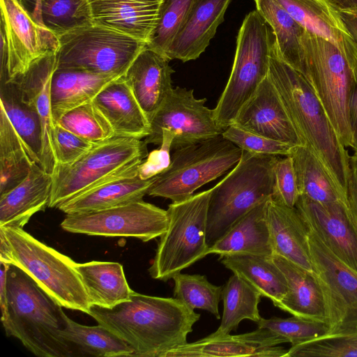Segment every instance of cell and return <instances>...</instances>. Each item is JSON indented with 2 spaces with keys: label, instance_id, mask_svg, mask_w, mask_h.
I'll use <instances>...</instances> for the list:
<instances>
[{
  "label": "cell",
  "instance_id": "bcb514c9",
  "mask_svg": "<svg viewBox=\"0 0 357 357\" xmlns=\"http://www.w3.org/2000/svg\"><path fill=\"white\" fill-rule=\"evenodd\" d=\"M96 143L86 140L55 123L52 135L55 163L71 164L87 153Z\"/></svg>",
  "mask_w": 357,
  "mask_h": 357
},
{
  "label": "cell",
  "instance_id": "816d5d0a",
  "mask_svg": "<svg viewBox=\"0 0 357 357\" xmlns=\"http://www.w3.org/2000/svg\"><path fill=\"white\" fill-rule=\"evenodd\" d=\"M0 83L8 79L9 50L4 26L0 22Z\"/></svg>",
  "mask_w": 357,
  "mask_h": 357
},
{
  "label": "cell",
  "instance_id": "2e32d148",
  "mask_svg": "<svg viewBox=\"0 0 357 357\" xmlns=\"http://www.w3.org/2000/svg\"><path fill=\"white\" fill-rule=\"evenodd\" d=\"M231 124L293 146L304 145L268 75L241 107Z\"/></svg>",
  "mask_w": 357,
  "mask_h": 357
},
{
  "label": "cell",
  "instance_id": "8d00e7d4",
  "mask_svg": "<svg viewBox=\"0 0 357 357\" xmlns=\"http://www.w3.org/2000/svg\"><path fill=\"white\" fill-rule=\"evenodd\" d=\"M0 105L4 109L33 159L41 166L43 130L37 111L22 100L17 86L10 80L0 83Z\"/></svg>",
  "mask_w": 357,
  "mask_h": 357
},
{
  "label": "cell",
  "instance_id": "9c48e42d",
  "mask_svg": "<svg viewBox=\"0 0 357 357\" xmlns=\"http://www.w3.org/2000/svg\"><path fill=\"white\" fill-rule=\"evenodd\" d=\"M243 150L222 135L174 150L169 167L158 176L147 195L183 201L239 162Z\"/></svg>",
  "mask_w": 357,
  "mask_h": 357
},
{
  "label": "cell",
  "instance_id": "11a10c76",
  "mask_svg": "<svg viewBox=\"0 0 357 357\" xmlns=\"http://www.w3.org/2000/svg\"><path fill=\"white\" fill-rule=\"evenodd\" d=\"M337 9H357V0H330Z\"/></svg>",
  "mask_w": 357,
  "mask_h": 357
},
{
  "label": "cell",
  "instance_id": "cb8c5ba5",
  "mask_svg": "<svg viewBox=\"0 0 357 357\" xmlns=\"http://www.w3.org/2000/svg\"><path fill=\"white\" fill-rule=\"evenodd\" d=\"M93 23L147 43L156 23L157 0H88Z\"/></svg>",
  "mask_w": 357,
  "mask_h": 357
},
{
  "label": "cell",
  "instance_id": "b9f144b4",
  "mask_svg": "<svg viewBox=\"0 0 357 357\" xmlns=\"http://www.w3.org/2000/svg\"><path fill=\"white\" fill-rule=\"evenodd\" d=\"M56 123L92 142L114 135L111 125L93 101L67 112Z\"/></svg>",
  "mask_w": 357,
  "mask_h": 357
},
{
  "label": "cell",
  "instance_id": "f6af8a7d",
  "mask_svg": "<svg viewBox=\"0 0 357 357\" xmlns=\"http://www.w3.org/2000/svg\"><path fill=\"white\" fill-rule=\"evenodd\" d=\"M222 135L243 151L255 154L289 156L296 146L252 133L234 124L227 127Z\"/></svg>",
  "mask_w": 357,
  "mask_h": 357
},
{
  "label": "cell",
  "instance_id": "3957f363",
  "mask_svg": "<svg viewBox=\"0 0 357 357\" xmlns=\"http://www.w3.org/2000/svg\"><path fill=\"white\" fill-rule=\"evenodd\" d=\"M8 336L39 357H70L76 348L63 337L68 316L62 306L26 272L10 264L7 275Z\"/></svg>",
  "mask_w": 357,
  "mask_h": 357
},
{
  "label": "cell",
  "instance_id": "6da1fadb",
  "mask_svg": "<svg viewBox=\"0 0 357 357\" xmlns=\"http://www.w3.org/2000/svg\"><path fill=\"white\" fill-rule=\"evenodd\" d=\"M88 314L134 350L132 356L163 357L187 343L200 314L176 298L134 292L112 307L92 305Z\"/></svg>",
  "mask_w": 357,
  "mask_h": 357
},
{
  "label": "cell",
  "instance_id": "ac0fdd59",
  "mask_svg": "<svg viewBox=\"0 0 357 357\" xmlns=\"http://www.w3.org/2000/svg\"><path fill=\"white\" fill-rule=\"evenodd\" d=\"M284 340L262 327L240 335L213 333L194 342L185 343L166 352L163 357H286L288 350L278 344Z\"/></svg>",
  "mask_w": 357,
  "mask_h": 357
},
{
  "label": "cell",
  "instance_id": "f35d334b",
  "mask_svg": "<svg viewBox=\"0 0 357 357\" xmlns=\"http://www.w3.org/2000/svg\"><path fill=\"white\" fill-rule=\"evenodd\" d=\"M64 338L76 349L94 356H132L130 346L106 327L82 325L67 317Z\"/></svg>",
  "mask_w": 357,
  "mask_h": 357
},
{
  "label": "cell",
  "instance_id": "83f0119b",
  "mask_svg": "<svg viewBox=\"0 0 357 357\" xmlns=\"http://www.w3.org/2000/svg\"><path fill=\"white\" fill-rule=\"evenodd\" d=\"M268 199L255 206L232 224L209 247L208 255L217 254L222 257L250 254L273 257L274 252L266 220Z\"/></svg>",
  "mask_w": 357,
  "mask_h": 357
},
{
  "label": "cell",
  "instance_id": "e575fe53",
  "mask_svg": "<svg viewBox=\"0 0 357 357\" xmlns=\"http://www.w3.org/2000/svg\"><path fill=\"white\" fill-rule=\"evenodd\" d=\"M20 1L38 24L57 37L94 24L88 0Z\"/></svg>",
  "mask_w": 357,
  "mask_h": 357
},
{
  "label": "cell",
  "instance_id": "d4e9b609",
  "mask_svg": "<svg viewBox=\"0 0 357 357\" xmlns=\"http://www.w3.org/2000/svg\"><path fill=\"white\" fill-rule=\"evenodd\" d=\"M266 220L274 255L313 273L309 228L296 207H289L271 197L266 204Z\"/></svg>",
  "mask_w": 357,
  "mask_h": 357
},
{
  "label": "cell",
  "instance_id": "30bf717a",
  "mask_svg": "<svg viewBox=\"0 0 357 357\" xmlns=\"http://www.w3.org/2000/svg\"><path fill=\"white\" fill-rule=\"evenodd\" d=\"M304 70L343 146L352 149L348 105L355 82L347 60L333 44L305 30Z\"/></svg>",
  "mask_w": 357,
  "mask_h": 357
},
{
  "label": "cell",
  "instance_id": "836d02e7",
  "mask_svg": "<svg viewBox=\"0 0 357 357\" xmlns=\"http://www.w3.org/2000/svg\"><path fill=\"white\" fill-rule=\"evenodd\" d=\"M256 10L270 26L279 56L303 75L305 29L276 0H255Z\"/></svg>",
  "mask_w": 357,
  "mask_h": 357
},
{
  "label": "cell",
  "instance_id": "60d3db41",
  "mask_svg": "<svg viewBox=\"0 0 357 357\" xmlns=\"http://www.w3.org/2000/svg\"><path fill=\"white\" fill-rule=\"evenodd\" d=\"M174 296L192 310H206L219 319L218 304L223 287L209 282L206 275L179 273L173 278Z\"/></svg>",
  "mask_w": 357,
  "mask_h": 357
},
{
  "label": "cell",
  "instance_id": "ba28073f",
  "mask_svg": "<svg viewBox=\"0 0 357 357\" xmlns=\"http://www.w3.org/2000/svg\"><path fill=\"white\" fill-rule=\"evenodd\" d=\"M212 190L169 205L167 227L149 268L152 278L167 281L208 255L207 214Z\"/></svg>",
  "mask_w": 357,
  "mask_h": 357
},
{
  "label": "cell",
  "instance_id": "f1b7e54d",
  "mask_svg": "<svg viewBox=\"0 0 357 357\" xmlns=\"http://www.w3.org/2000/svg\"><path fill=\"white\" fill-rule=\"evenodd\" d=\"M273 259L287 283V294L276 307L293 316L328 323L322 291L314 273L277 255Z\"/></svg>",
  "mask_w": 357,
  "mask_h": 357
},
{
  "label": "cell",
  "instance_id": "ab89813d",
  "mask_svg": "<svg viewBox=\"0 0 357 357\" xmlns=\"http://www.w3.org/2000/svg\"><path fill=\"white\" fill-rule=\"evenodd\" d=\"M286 357H357V326L331 328L319 337L291 346Z\"/></svg>",
  "mask_w": 357,
  "mask_h": 357
},
{
  "label": "cell",
  "instance_id": "d6986e66",
  "mask_svg": "<svg viewBox=\"0 0 357 357\" xmlns=\"http://www.w3.org/2000/svg\"><path fill=\"white\" fill-rule=\"evenodd\" d=\"M56 68V52H51L33 62L24 73L9 79L17 86L22 100L32 106L40 116L43 130L41 167L51 174L55 165L52 145L55 124L52 112L50 83Z\"/></svg>",
  "mask_w": 357,
  "mask_h": 357
},
{
  "label": "cell",
  "instance_id": "d6a6232c",
  "mask_svg": "<svg viewBox=\"0 0 357 357\" xmlns=\"http://www.w3.org/2000/svg\"><path fill=\"white\" fill-rule=\"evenodd\" d=\"M290 156L293 160L299 197L322 204L342 202L347 205V197L307 146H294Z\"/></svg>",
  "mask_w": 357,
  "mask_h": 357
},
{
  "label": "cell",
  "instance_id": "8fae6325",
  "mask_svg": "<svg viewBox=\"0 0 357 357\" xmlns=\"http://www.w3.org/2000/svg\"><path fill=\"white\" fill-rule=\"evenodd\" d=\"M56 68L122 77L146 43L96 24L58 36Z\"/></svg>",
  "mask_w": 357,
  "mask_h": 357
},
{
  "label": "cell",
  "instance_id": "4dcf8cb0",
  "mask_svg": "<svg viewBox=\"0 0 357 357\" xmlns=\"http://www.w3.org/2000/svg\"><path fill=\"white\" fill-rule=\"evenodd\" d=\"M91 305L112 307L128 300L135 292L130 289L121 264L91 261L76 263Z\"/></svg>",
  "mask_w": 357,
  "mask_h": 357
},
{
  "label": "cell",
  "instance_id": "484cf974",
  "mask_svg": "<svg viewBox=\"0 0 357 357\" xmlns=\"http://www.w3.org/2000/svg\"><path fill=\"white\" fill-rule=\"evenodd\" d=\"M93 102L114 135L142 139L150 134V122L122 77L103 88Z\"/></svg>",
  "mask_w": 357,
  "mask_h": 357
},
{
  "label": "cell",
  "instance_id": "db71d44e",
  "mask_svg": "<svg viewBox=\"0 0 357 357\" xmlns=\"http://www.w3.org/2000/svg\"><path fill=\"white\" fill-rule=\"evenodd\" d=\"M348 32L357 45V9H338Z\"/></svg>",
  "mask_w": 357,
  "mask_h": 357
},
{
  "label": "cell",
  "instance_id": "74e56055",
  "mask_svg": "<svg viewBox=\"0 0 357 357\" xmlns=\"http://www.w3.org/2000/svg\"><path fill=\"white\" fill-rule=\"evenodd\" d=\"M261 297L257 289L240 276L233 274L223 287L222 320L220 326L213 334H229L236 330L240 322L244 319L259 322L262 318L258 308Z\"/></svg>",
  "mask_w": 357,
  "mask_h": 357
},
{
  "label": "cell",
  "instance_id": "277c9868",
  "mask_svg": "<svg viewBox=\"0 0 357 357\" xmlns=\"http://www.w3.org/2000/svg\"><path fill=\"white\" fill-rule=\"evenodd\" d=\"M0 261L23 270L63 307L89 313L91 305L76 262L23 228L0 227Z\"/></svg>",
  "mask_w": 357,
  "mask_h": 357
},
{
  "label": "cell",
  "instance_id": "9f6ffc18",
  "mask_svg": "<svg viewBox=\"0 0 357 357\" xmlns=\"http://www.w3.org/2000/svg\"><path fill=\"white\" fill-rule=\"evenodd\" d=\"M157 1H158L161 2L162 0H157Z\"/></svg>",
  "mask_w": 357,
  "mask_h": 357
},
{
  "label": "cell",
  "instance_id": "681fc988",
  "mask_svg": "<svg viewBox=\"0 0 357 357\" xmlns=\"http://www.w3.org/2000/svg\"><path fill=\"white\" fill-rule=\"evenodd\" d=\"M347 207L349 220L357 234V153H355L349 158Z\"/></svg>",
  "mask_w": 357,
  "mask_h": 357
},
{
  "label": "cell",
  "instance_id": "f546056e",
  "mask_svg": "<svg viewBox=\"0 0 357 357\" xmlns=\"http://www.w3.org/2000/svg\"><path fill=\"white\" fill-rule=\"evenodd\" d=\"M119 78L83 70L56 68L50 83L54 124L67 112L93 101L103 88Z\"/></svg>",
  "mask_w": 357,
  "mask_h": 357
},
{
  "label": "cell",
  "instance_id": "f907efd6",
  "mask_svg": "<svg viewBox=\"0 0 357 357\" xmlns=\"http://www.w3.org/2000/svg\"><path fill=\"white\" fill-rule=\"evenodd\" d=\"M348 113L352 136V149L357 153V74L349 96Z\"/></svg>",
  "mask_w": 357,
  "mask_h": 357
},
{
  "label": "cell",
  "instance_id": "7402d4cb",
  "mask_svg": "<svg viewBox=\"0 0 357 357\" xmlns=\"http://www.w3.org/2000/svg\"><path fill=\"white\" fill-rule=\"evenodd\" d=\"M169 61L146 46L122 76L149 122L173 89Z\"/></svg>",
  "mask_w": 357,
  "mask_h": 357
},
{
  "label": "cell",
  "instance_id": "5b68a950",
  "mask_svg": "<svg viewBox=\"0 0 357 357\" xmlns=\"http://www.w3.org/2000/svg\"><path fill=\"white\" fill-rule=\"evenodd\" d=\"M278 157L243 151L237 165L213 187L206 226L209 247L237 220L272 196Z\"/></svg>",
  "mask_w": 357,
  "mask_h": 357
},
{
  "label": "cell",
  "instance_id": "d590c367",
  "mask_svg": "<svg viewBox=\"0 0 357 357\" xmlns=\"http://www.w3.org/2000/svg\"><path fill=\"white\" fill-rule=\"evenodd\" d=\"M35 163L29 150L0 105V196L21 183Z\"/></svg>",
  "mask_w": 357,
  "mask_h": 357
},
{
  "label": "cell",
  "instance_id": "ee69618b",
  "mask_svg": "<svg viewBox=\"0 0 357 357\" xmlns=\"http://www.w3.org/2000/svg\"><path fill=\"white\" fill-rule=\"evenodd\" d=\"M258 327L266 328L281 337L285 342L296 346L328 333L331 326L326 321L293 316L289 318H261Z\"/></svg>",
  "mask_w": 357,
  "mask_h": 357
},
{
  "label": "cell",
  "instance_id": "4fadbf2b",
  "mask_svg": "<svg viewBox=\"0 0 357 357\" xmlns=\"http://www.w3.org/2000/svg\"><path fill=\"white\" fill-rule=\"evenodd\" d=\"M206 102V98H196L192 89L173 88L151 119V132L145 142L160 146L164 130L175 135L172 150L222 135L225 130Z\"/></svg>",
  "mask_w": 357,
  "mask_h": 357
},
{
  "label": "cell",
  "instance_id": "ffe728a7",
  "mask_svg": "<svg viewBox=\"0 0 357 357\" xmlns=\"http://www.w3.org/2000/svg\"><path fill=\"white\" fill-rule=\"evenodd\" d=\"M307 32L321 37L343 54L357 73V45L348 32L338 9L330 0H276Z\"/></svg>",
  "mask_w": 357,
  "mask_h": 357
},
{
  "label": "cell",
  "instance_id": "44dd1931",
  "mask_svg": "<svg viewBox=\"0 0 357 357\" xmlns=\"http://www.w3.org/2000/svg\"><path fill=\"white\" fill-rule=\"evenodd\" d=\"M231 0H192L166 57L183 62L197 59L208 46Z\"/></svg>",
  "mask_w": 357,
  "mask_h": 357
},
{
  "label": "cell",
  "instance_id": "e0dca14e",
  "mask_svg": "<svg viewBox=\"0 0 357 357\" xmlns=\"http://www.w3.org/2000/svg\"><path fill=\"white\" fill-rule=\"evenodd\" d=\"M295 207L326 245L357 271V234L347 205L342 202L322 204L299 197Z\"/></svg>",
  "mask_w": 357,
  "mask_h": 357
},
{
  "label": "cell",
  "instance_id": "8992f818",
  "mask_svg": "<svg viewBox=\"0 0 357 357\" xmlns=\"http://www.w3.org/2000/svg\"><path fill=\"white\" fill-rule=\"evenodd\" d=\"M145 141L114 135L96 142L84 155L69 165L55 163L48 207L66 200L141 163L148 155Z\"/></svg>",
  "mask_w": 357,
  "mask_h": 357
},
{
  "label": "cell",
  "instance_id": "9a60e30c",
  "mask_svg": "<svg viewBox=\"0 0 357 357\" xmlns=\"http://www.w3.org/2000/svg\"><path fill=\"white\" fill-rule=\"evenodd\" d=\"M0 22L4 26L9 50V80L24 73L37 59L56 52L59 39L38 24L19 0H0Z\"/></svg>",
  "mask_w": 357,
  "mask_h": 357
},
{
  "label": "cell",
  "instance_id": "7a4b0ae2",
  "mask_svg": "<svg viewBox=\"0 0 357 357\" xmlns=\"http://www.w3.org/2000/svg\"><path fill=\"white\" fill-rule=\"evenodd\" d=\"M268 75L304 145L319 158L347 197L350 158L347 150L312 86L279 56L275 40Z\"/></svg>",
  "mask_w": 357,
  "mask_h": 357
},
{
  "label": "cell",
  "instance_id": "52a82bcc",
  "mask_svg": "<svg viewBox=\"0 0 357 357\" xmlns=\"http://www.w3.org/2000/svg\"><path fill=\"white\" fill-rule=\"evenodd\" d=\"M274 40L271 28L257 10L245 17L229 78L213 109L215 119L224 130L268 75Z\"/></svg>",
  "mask_w": 357,
  "mask_h": 357
},
{
  "label": "cell",
  "instance_id": "f5cc1de1",
  "mask_svg": "<svg viewBox=\"0 0 357 357\" xmlns=\"http://www.w3.org/2000/svg\"><path fill=\"white\" fill-rule=\"evenodd\" d=\"M10 264L0 261V307L1 322L7 317V275Z\"/></svg>",
  "mask_w": 357,
  "mask_h": 357
},
{
  "label": "cell",
  "instance_id": "7c38bea8",
  "mask_svg": "<svg viewBox=\"0 0 357 357\" xmlns=\"http://www.w3.org/2000/svg\"><path fill=\"white\" fill-rule=\"evenodd\" d=\"M167 211L143 199L102 211L67 214L61 228L90 236H127L148 242L167 229Z\"/></svg>",
  "mask_w": 357,
  "mask_h": 357
},
{
  "label": "cell",
  "instance_id": "4316f807",
  "mask_svg": "<svg viewBox=\"0 0 357 357\" xmlns=\"http://www.w3.org/2000/svg\"><path fill=\"white\" fill-rule=\"evenodd\" d=\"M52 184V174L35 163L21 183L0 196V227L23 228L33 214L48 206Z\"/></svg>",
  "mask_w": 357,
  "mask_h": 357
},
{
  "label": "cell",
  "instance_id": "6f0895ef",
  "mask_svg": "<svg viewBox=\"0 0 357 357\" xmlns=\"http://www.w3.org/2000/svg\"><path fill=\"white\" fill-rule=\"evenodd\" d=\"M20 1H21V0H20Z\"/></svg>",
  "mask_w": 357,
  "mask_h": 357
},
{
  "label": "cell",
  "instance_id": "603a6c76",
  "mask_svg": "<svg viewBox=\"0 0 357 357\" xmlns=\"http://www.w3.org/2000/svg\"><path fill=\"white\" fill-rule=\"evenodd\" d=\"M142 162L66 200L57 208L66 214L89 213L143 199L158 176L147 180L140 178L138 169Z\"/></svg>",
  "mask_w": 357,
  "mask_h": 357
},
{
  "label": "cell",
  "instance_id": "7bdbcfd3",
  "mask_svg": "<svg viewBox=\"0 0 357 357\" xmlns=\"http://www.w3.org/2000/svg\"><path fill=\"white\" fill-rule=\"evenodd\" d=\"M192 0H162L146 46L166 57L188 13Z\"/></svg>",
  "mask_w": 357,
  "mask_h": 357
},
{
  "label": "cell",
  "instance_id": "7dc6e473",
  "mask_svg": "<svg viewBox=\"0 0 357 357\" xmlns=\"http://www.w3.org/2000/svg\"><path fill=\"white\" fill-rule=\"evenodd\" d=\"M271 197L289 207H295L299 197L292 158L278 157L274 167L273 190Z\"/></svg>",
  "mask_w": 357,
  "mask_h": 357
},
{
  "label": "cell",
  "instance_id": "5bb4252c",
  "mask_svg": "<svg viewBox=\"0 0 357 357\" xmlns=\"http://www.w3.org/2000/svg\"><path fill=\"white\" fill-rule=\"evenodd\" d=\"M308 242L313 273L331 328L357 326V271L338 258L310 228Z\"/></svg>",
  "mask_w": 357,
  "mask_h": 357
},
{
  "label": "cell",
  "instance_id": "c3c4849f",
  "mask_svg": "<svg viewBox=\"0 0 357 357\" xmlns=\"http://www.w3.org/2000/svg\"><path fill=\"white\" fill-rule=\"evenodd\" d=\"M175 135L169 130L162 131L160 148L149 153L138 169V176L143 180L150 179L165 172L170 165V153Z\"/></svg>",
  "mask_w": 357,
  "mask_h": 357
},
{
  "label": "cell",
  "instance_id": "1f68e13d",
  "mask_svg": "<svg viewBox=\"0 0 357 357\" xmlns=\"http://www.w3.org/2000/svg\"><path fill=\"white\" fill-rule=\"evenodd\" d=\"M220 262L269 298L276 307L287 291L284 275L273 257L237 254L220 257Z\"/></svg>",
  "mask_w": 357,
  "mask_h": 357
}]
</instances>
